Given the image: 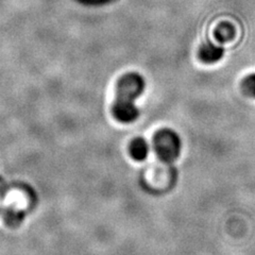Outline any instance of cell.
<instances>
[{"instance_id":"obj_1","label":"cell","mask_w":255,"mask_h":255,"mask_svg":"<svg viewBox=\"0 0 255 255\" xmlns=\"http://www.w3.org/2000/svg\"><path fill=\"white\" fill-rule=\"evenodd\" d=\"M145 90V80L137 73H128L118 80L113 114L117 121L130 124L136 121L139 111L134 100Z\"/></svg>"},{"instance_id":"obj_4","label":"cell","mask_w":255,"mask_h":255,"mask_svg":"<svg viewBox=\"0 0 255 255\" xmlns=\"http://www.w3.org/2000/svg\"><path fill=\"white\" fill-rule=\"evenodd\" d=\"M149 150L150 148H149L148 142L142 138H136L135 140H133L130 147V152L132 157L139 162L147 158L149 154Z\"/></svg>"},{"instance_id":"obj_6","label":"cell","mask_w":255,"mask_h":255,"mask_svg":"<svg viewBox=\"0 0 255 255\" xmlns=\"http://www.w3.org/2000/svg\"><path fill=\"white\" fill-rule=\"evenodd\" d=\"M243 90L250 97L255 98V74H251L245 78L243 81Z\"/></svg>"},{"instance_id":"obj_5","label":"cell","mask_w":255,"mask_h":255,"mask_svg":"<svg viewBox=\"0 0 255 255\" xmlns=\"http://www.w3.org/2000/svg\"><path fill=\"white\" fill-rule=\"evenodd\" d=\"M235 35L234 28L229 25V23H222L216 30H215V37L219 42H227L231 41Z\"/></svg>"},{"instance_id":"obj_2","label":"cell","mask_w":255,"mask_h":255,"mask_svg":"<svg viewBox=\"0 0 255 255\" xmlns=\"http://www.w3.org/2000/svg\"><path fill=\"white\" fill-rule=\"evenodd\" d=\"M153 146L156 154L162 161L171 163L179 157L182 143L180 136L174 131L163 129L155 134Z\"/></svg>"},{"instance_id":"obj_3","label":"cell","mask_w":255,"mask_h":255,"mask_svg":"<svg viewBox=\"0 0 255 255\" xmlns=\"http://www.w3.org/2000/svg\"><path fill=\"white\" fill-rule=\"evenodd\" d=\"M223 54H225V49L222 47L210 42L203 44L199 49V58L206 64L219 62L222 59Z\"/></svg>"}]
</instances>
